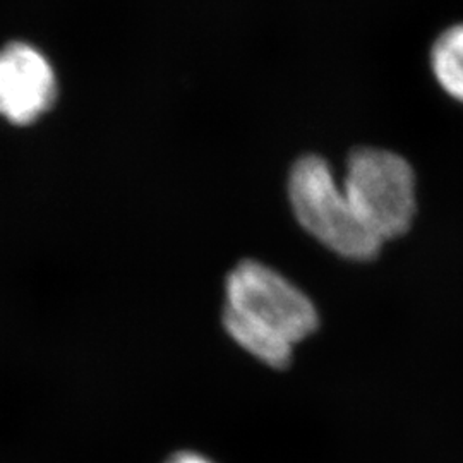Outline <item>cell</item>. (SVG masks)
<instances>
[{"instance_id":"obj_1","label":"cell","mask_w":463,"mask_h":463,"mask_svg":"<svg viewBox=\"0 0 463 463\" xmlns=\"http://www.w3.org/2000/svg\"><path fill=\"white\" fill-rule=\"evenodd\" d=\"M223 326L263 364L285 369L294 348L319 326L313 300L277 269L246 260L225 281Z\"/></svg>"},{"instance_id":"obj_2","label":"cell","mask_w":463,"mask_h":463,"mask_svg":"<svg viewBox=\"0 0 463 463\" xmlns=\"http://www.w3.org/2000/svg\"><path fill=\"white\" fill-rule=\"evenodd\" d=\"M288 198L302 229L335 254L350 261L380 254L383 244L361 223L325 158H298L288 175Z\"/></svg>"},{"instance_id":"obj_3","label":"cell","mask_w":463,"mask_h":463,"mask_svg":"<svg viewBox=\"0 0 463 463\" xmlns=\"http://www.w3.org/2000/svg\"><path fill=\"white\" fill-rule=\"evenodd\" d=\"M342 187L361 223L381 244L411 231L417 210L415 174L403 156L388 149H355Z\"/></svg>"},{"instance_id":"obj_4","label":"cell","mask_w":463,"mask_h":463,"mask_svg":"<svg viewBox=\"0 0 463 463\" xmlns=\"http://www.w3.org/2000/svg\"><path fill=\"white\" fill-rule=\"evenodd\" d=\"M57 78L49 59L28 43L0 50V117L30 126L53 107Z\"/></svg>"},{"instance_id":"obj_5","label":"cell","mask_w":463,"mask_h":463,"mask_svg":"<svg viewBox=\"0 0 463 463\" xmlns=\"http://www.w3.org/2000/svg\"><path fill=\"white\" fill-rule=\"evenodd\" d=\"M430 67L438 86L463 103V23L445 28L432 42Z\"/></svg>"},{"instance_id":"obj_6","label":"cell","mask_w":463,"mask_h":463,"mask_svg":"<svg viewBox=\"0 0 463 463\" xmlns=\"http://www.w3.org/2000/svg\"><path fill=\"white\" fill-rule=\"evenodd\" d=\"M165 463H213L212 460H208L206 457L194 453V451H181V453H175L174 457H170Z\"/></svg>"}]
</instances>
